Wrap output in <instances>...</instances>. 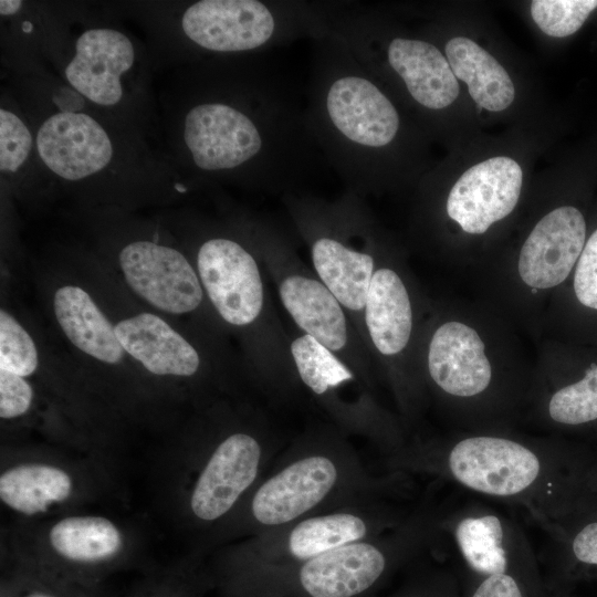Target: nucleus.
<instances>
[{
  "mask_svg": "<svg viewBox=\"0 0 597 597\" xmlns=\"http://www.w3.org/2000/svg\"><path fill=\"white\" fill-rule=\"evenodd\" d=\"M53 549L75 562H98L122 546L118 528L101 516H71L55 523L49 534Z\"/></svg>",
  "mask_w": 597,
  "mask_h": 597,
  "instance_id": "obj_24",
  "label": "nucleus"
},
{
  "mask_svg": "<svg viewBox=\"0 0 597 597\" xmlns=\"http://www.w3.org/2000/svg\"><path fill=\"white\" fill-rule=\"evenodd\" d=\"M41 365L40 348L32 334L9 310H0V369L30 378Z\"/></svg>",
  "mask_w": 597,
  "mask_h": 597,
  "instance_id": "obj_26",
  "label": "nucleus"
},
{
  "mask_svg": "<svg viewBox=\"0 0 597 597\" xmlns=\"http://www.w3.org/2000/svg\"><path fill=\"white\" fill-rule=\"evenodd\" d=\"M385 567L379 548L350 543L307 559L300 580L312 597H353L369 588Z\"/></svg>",
  "mask_w": 597,
  "mask_h": 597,
  "instance_id": "obj_19",
  "label": "nucleus"
},
{
  "mask_svg": "<svg viewBox=\"0 0 597 597\" xmlns=\"http://www.w3.org/2000/svg\"><path fill=\"white\" fill-rule=\"evenodd\" d=\"M336 479V468L326 457L314 455L295 461L258 490L252 501V513L266 525L290 522L321 502Z\"/></svg>",
  "mask_w": 597,
  "mask_h": 597,
  "instance_id": "obj_17",
  "label": "nucleus"
},
{
  "mask_svg": "<svg viewBox=\"0 0 597 597\" xmlns=\"http://www.w3.org/2000/svg\"><path fill=\"white\" fill-rule=\"evenodd\" d=\"M586 223L574 207H559L534 227L519 260L521 279L533 289L562 283L579 259L585 244Z\"/></svg>",
  "mask_w": 597,
  "mask_h": 597,
  "instance_id": "obj_13",
  "label": "nucleus"
},
{
  "mask_svg": "<svg viewBox=\"0 0 597 597\" xmlns=\"http://www.w3.org/2000/svg\"><path fill=\"white\" fill-rule=\"evenodd\" d=\"M312 41L306 125L346 190L362 197L378 182L381 157L401 129L400 114L341 39L323 28Z\"/></svg>",
  "mask_w": 597,
  "mask_h": 597,
  "instance_id": "obj_2",
  "label": "nucleus"
},
{
  "mask_svg": "<svg viewBox=\"0 0 597 597\" xmlns=\"http://www.w3.org/2000/svg\"><path fill=\"white\" fill-rule=\"evenodd\" d=\"M522 169L510 157L498 156L469 168L453 185L447 200L450 219L468 233L480 234L515 208Z\"/></svg>",
  "mask_w": 597,
  "mask_h": 597,
  "instance_id": "obj_10",
  "label": "nucleus"
},
{
  "mask_svg": "<svg viewBox=\"0 0 597 597\" xmlns=\"http://www.w3.org/2000/svg\"><path fill=\"white\" fill-rule=\"evenodd\" d=\"M596 8L597 0H534L531 15L544 33L564 38L575 33Z\"/></svg>",
  "mask_w": 597,
  "mask_h": 597,
  "instance_id": "obj_28",
  "label": "nucleus"
},
{
  "mask_svg": "<svg viewBox=\"0 0 597 597\" xmlns=\"http://www.w3.org/2000/svg\"><path fill=\"white\" fill-rule=\"evenodd\" d=\"M283 202L308 249L315 275L345 308L367 345L364 310L377 260L362 197L345 190L326 200L297 190L284 195Z\"/></svg>",
  "mask_w": 597,
  "mask_h": 597,
  "instance_id": "obj_3",
  "label": "nucleus"
},
{
  "mask_svg": "<svg viewBox=\"0 0 597 597\" xmlns=\"http://www.w3.org/2000/svg\"><path fill=\"white\" fill-rule=\"evenodd\" d=\"M548 415L558 423L580 425L597 419V366L579 381L557 390L549 399Z\"/></svg>",
  "mask_w": 597,
  "mask_h": 597,
  "instance_id": "obj_27",
  "label": "nucleus"
},
{
  "mask_svg": "<svg viewBox=\"0 0 597 597\" xmlns=\"http://www.w3.org/2000/svg\"><path fill=\"white\" fill-rule=\"evenodd\" d=\"M261 458L258 441L244 432L226 438L214 450L192 491L193 514L212 521L227 513L254 481Z\"/></svg>",
  "mask_w": 597,
  "mask_h": 597,
  "instance_id": "obj_16",
  "label": "nucleus"
},
{
  "mask_svg": "<svg viewBox=\"0 0 597 597\" xmlns=\"http://www.w3.org/2000/svg\"><path fill=\"white\" fill-rule=\"evenodd\" d=\"M479 334L459 322L442 324L428 349V370L434 384L448 395L473 397L490 385L492 368Z\"/></svg>",
  "mask_w": 597,
  "mask_h": 597,
  "instance_id": "obj_18",
  "label": "nucleus"
},
{
  "mask_svg": "<svg viewBox=\"0 0 597 597\" xmlns=\"http://www.w3.org/2000/svg\"><path fill=\"white\" fill-rule=\"evenodd\" d=\"M51 308L60 332L84 359L109 368L132 362L117 338L113 318L81 284L57 285Z\"/></svg>",
  "mask_w": 597,
  "mask_h": 597,
  "instance_id": "obj_15",
  "label": "nucleus"
},
{
  "mask_svg": "<svg viewBox=\"0 0 597 597\" xmlns=\"http://www.w3.org/2000/svg\"><path fill=\"white\" fill-rule=\"evenodd\" d=\"M22 7V1L18 0H1L0 13L1 15H12L17 13Z\"/></svg>",
  "mask_w": 597,
  "mask_h": 597,
  "instance_id": "obj_34",
  "label": "nucleus"
},
{
  "mask_svg": "<svg viewBox=\"0 0 597 597\" xmlns=\"http://www.w3.org/2000/svg\"><path fill=\"white\" fill-rule=\"evenodd\" d=\"M324 28L345 41L365 43L384 50V62L402 82L409 96L430 111L446 108L459 94L450 64L440 50L423 40L394 36L385 46L337 20L325 6Z\"/></svg>",
  "mask_w": 597,
  "mask_h": 597,
  "instance_id": "obj_9",
  "label": "nucleus"
},
{
  "mask_svg": "<svg viewBox=\"0 0 597 597\" xmlns=\"http://www.w3.org/2000/svg\"><path fill=\"white\" fill-rule=\"evenodd\" d=\"M185 114L182 140L195 168L271 193H290L320 154L305 103L274 69L255 63Z\"/></svg>",
  "mask_w": 597,
  "mask_h": 597,
  "instance_id": "obj_1",
  "label": "nucleus"
},
{
  "mask_svg": "<svg viewBox=\"0 0 597 597\" xmlns=\"http://www.w3.org/2000/svg\"><path fill=\"white\" fill-rule=\"evenodd\" d=\"M126 286L158 313L182 316L207 301L198 272L180 250L151 240H133L117 253Z\"/></svg>",
  "mask_w": 597,
  "mask_h": 597,
  "instance_id": "obj_8",
  "label": "nucleus"
},
{
  "mask_svg": "<svg viewBox=\"0 0 597 597\" xmlns=\"http://www.w3.org/2000/svg\"><path fill=\"white\" fill-rule=\"evenodd\" d=\"M71 491L70 475L49 464L18 465L0 476L1 501L27 515L44 512L52 503L66 500Z\"/></svg>",
  "mask_w": 597,
  "mask_h": 597,
  "instance_id": "obj_23",
  "label": "nucleus"
},
{
  "mask_svg": "<svg viewBox=\"0 0 597 597\" xmlns=\"http://www.w3.org/2000/svg\"><path fill=\"white\" fill-rule=\"evenodd\" d=\"M453 537L468 568L478 578L519 566L509 522L494 512H469L457 519Z\"/></svg>",
  "mask_w": 597,
  "mask_h": 597,
  "instance_id": "obj_21",
  "label": "nucleus"
},
{
  "mask_svg": "<svg viewBox=\"0 0 597 597\" xmlns=\"http://www.w3.org/2000/svg\"><path fill=\"white\" fill-rule=\"evenodd\" d=\"M446 57L454 76L467 83L473 101L491 112H500L514 100V85L504 67L468 38L450 39Z\"/></svg>",
  "mask_w": 597,
  "mask_h": 597,
  "instance_id": "obj_22",
  "label": "nucleus"
},
{
  "mask_svg": "<svg viewBox=\"0 0 597 597\" xmlns=\"http://www.w3.org/2000/svg\"><path fill=\"white\" fill-rule=\"evenodd\" d=\"M34 391L28 378L0 369V417L4 420L24 416L33 404Z\"/></svg>",
  "mask_w": 597,
  "mask_h": 597,
  "instance_id": "obj_30",
  "label": "nucleus"
},
{
  "mask_svg": "<svg viewBox=\"0 0 597 597\" xmlns=\"http://www.w3.org/2000/svg\"><path fill=\"white\" fill-rule=\"evenodd\" d=\"M207 302L227 326L258 342L271 362H291L289 341L268 297L263 262L251 235L213 234L201 241L193 262Z\"/></svg>",
  "mask_w": 597,
  "mask_h": 597,
  "instance_id": "obj_4",
  "label": "nucleus"
},
{
  "mask_svg": "<svg viewBox=\"0 0 597 597\" xmlns=\"http://www.w3.org/2000/svg\"><path fill=\"white\" fill-rule=\"evenodd\" d=\"M33 138L25 123L12 111L0 109V169L17 172L27 163Z\"/></svg>",
  "mask_w": 597,
  "mask_h": 597,
  "instance_id": "obj_29",
  "label": "nucleus"
},
{
  "mask_svg": "<svg viewBox=\"0 0 597 597\" xmlns=\"http://www.w3.org/2000/svg\"><path fill=\"white\" fill-rule=\"evenodd\" d=\"M325 1L200 0L181 17L185 36L217 54H254L315 38L324 27Z\"/></svg>",
  "mask_w": 597,
  "mask_h": 597,
  "instance_id": "obj_5",
  "label": "nucleus"
},
{
  "mask_svg": "<svg viewBox=\"0 0 597 597\" xmlns=\"http://www.w3.org/2000/svg\"><path fill=\"white\" fill-rule=\"evenodd\" d=\"M412 325V305L402 279L388 266H377L364 310L366 344L380 356L394 357L407 347Z\"/></svg>",
  "mask_w": 597,
  "mask_h": 597,
  "instance_id": "obj_20",
  "label": "nucleus"
},
{
  "mask_svg": "<svg viewBox=\"0 0 597 597\" xmlns=\"http://www.w3.org/2000/svg\"><path fill=\"white\" fill-rule=\"evenodd\" d=\"M249 228L279 300L295 326L359 373L366 345L338 300L302 263L275 226L256 221Z\"/></svg>",
  "mask_w": 597,
  "mask_h": 597,
  "instance_id": "obj_6",
  "label": "nucleus"
},
{
  "mask_svg": "<svg viewBox=\"0 0 597 597\" xmlns=\"http://www.w3.org/2000/svg\"><path fill=\"white\" fill-rule=\"evenodd\" d=\"M469 597H533L519 566L503 574L479 578Z\"/></svg>",
  "mask_w": 597,
  "mask_h": 597,
  "instance_id": "obj_32",
  "label": "nucleus"
},
{
  "mask_svg": "<svg viewBox=\"0 0 597 597\" xmlns=\"http://www.w3.org/2000/svg\"><path fill=\"white\" fill-rule=\"evenodd\" d=\"M114 321L128 358L156 377L191 378L206 362L200 348L164 316L138 311Z\"/></svg>",
  "mask_w": 597,
  "mask_h": 597,
  "instance_id": "obj_11",
  "label": "nucleus"
},
{
  "mask_svg": "<svg viewBox=\"0 0 597 597\" xmlns=\"http://www.w3.org/2000/svg\"><path fill=\"white\" fill-rule=\"evenodd\" d=\"M134 62L135 48L124 33L107 28L90 29L77 38L65 77L88 101L113 106L123 98L122 76Z\"/></svg>",
  "mask_w": 597,
  "mask_h": 597,
  "instance_id": "obj_14",
  "label": "nucleus"
},
{
  "mask_svg": "<svg viewBox=\"0 0 597 597\" xmlns=\"http://www.w3.org/2000/svg\"><path fill=\"white\" fill-rule=\"evenodd\" d=\"M444 464L451 479L473 492L524 503L548 515L555 475L547 453L504 437L473 436L457 441Z\"/></svg>",
  "mask_w": 597,
  "mask_h": 597,
  "instance_id": "obj_7",
  "label": "nucleus"
},
{
  "mask_svg": "<svg viewBox=\"0 0 597 597\" xmlns=\"http://www.w3.org/2000/svg\"><path fill=\"white\" fill-rule=\"evenodd\" d=\"M35 146L42 163L69 181L82 180L103 170L114 155L105 128L85 113L51 115L40 125Z\"/></svg>",
  "mask_w": 597,
  "mask_h": 597,
  "instance_id": "obj_12",
  "label": "nucleus"
},
{
  "mask_svg": "<svg viewBox=\"0 0 597 597\" xmlns=\"http://www.w3.org/2000/svg\"><path fill=\"white\" fill-rule=\"evenodd\" d=\"M572 551L579 563L597 566V522L588 523L575 535Z\"/></svg>",
  "mask_w": 597,
  "mask_h": 597,
  "instance_id": "obj_33",
  "label": "nucleus"
},
{
  "mask_svg": "<svg viewBox=\"0 0 597 597\" xmlns=\"http://www.w3.org/2000/svg\"><path fill=\"white\" fill-rule=\"evenodd\" d=\"M364 521L349 513L312 517L298 523L290 534L291 553L310 559L336 547L354 543L366 534Z\"/></svg>",
  "mask_w": 597,
  "mask_h": 597,
  "instance_id": "obj_25",
  "label": "nucleus"
},
{
  "mask_svg": "<svg viewBox=\"0 0 597 597\" xmlns=\"http://www.w3.org/2000/svg\"><path fill=\"white\" fill-rule=\"evenodd\" d=\"M574 290L583 305L597 310V230L584 245L578 259Z\"/></svg>",
  "mask_w": 597,
  "mask_h": 597,
  "instance_id": "obj_31",
  "label": "nucleus"
},
{
  "mask_svg": "<svg viewBox=\"0 0 597 597\" xmlns=\"http://www.w3.org/2000/svg\"><path fill=\"white\" fill-rule=\"evenodd\" d=\"M28 597H52V596H49V595H45V594H32Z\"/></svg>",
  "mask_w": 597,
  "mask_h": 597,
  "instance_id": "obj_35",
  "label": "nucleus"
}]
</instances>
